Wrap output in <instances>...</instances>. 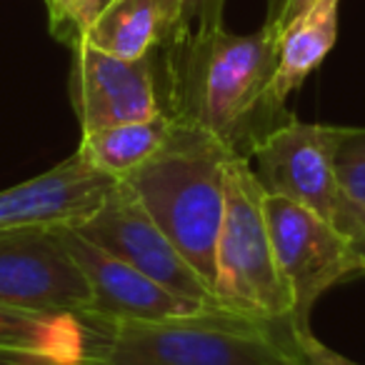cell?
I'll list each match as a JSON object with an SVG mask.
<instances>
[{
    "label": "cell",
    "mask_w": 365,
    "mask_h": 365,
    "mask_svg": "<svg viewBox=\"0 0 365 365\" xmlns=\"http://www.w3.org/2000/svg\"><path fill=\"white\" fill-rule=\"evenodd\" d=\"M0 365H56V363H53V360H48V358H41V355L0 350Z\"/></svg>",
    "instance_id": "44dd1931"
},
{
    "label": "cell",
    "mask_w": 365,
    "mask_h": 365,
    "mask_svg": "<svg viewBox=\"0 0 365 365\" xmlns=\"http://www.w3.org/2000/svg\"><path fill=\"white\" fill-rule=\"evenodd\" d=\"M0 350L41 355L56 365H88L91 325L78 313L0 303Z\"/></svg>",
    "instance_id": "4fadbf2b"
},
{
    "label": "cell",
    "mask_w": 365,
    "mask_h": 365,
    "mask_svg": "<svg viewBox=\"0 0 365 365\" xmlns=\"http://www.w3.org/2000/svg\"><path fill=\"white\" fill-rule=\"evenodd\" d=\"M335 173L358 223V250L365 255V128L335 125Z\"/></svg>",
    "instance_id": "2e32d148"
},
{
    "label": "cell",
    "mask_w": 365,
    "mask_h": 365,
    "mask_svg": "<svg viewBox=\"0 0 365 365\" xmlns=\"http://www.w3.org/2000/svg\"><path fill=\"white\" fill-rule=\"evenodd\" d=\"M76 230L173 293L218 305L208 283L182 258L173 240L158 228L155 220L120 180L113 185L101 208L76 225Z\"/></svg>",
    "instance_id": "52a82bcc"
},
{
    "label": "cell",
    "mask_w": 365,
    "mask_h": 365,
    "mask_svg": "<svg viewBox=\"0 0 365 365\" xmlns=\"http://www.w3.org/2000/svg\"><path fill=\"white\" fill-rule=\"evenodd\" d=\"M235 155L215 135L175 120L165 145L120 180L210 290L225 215V175Z\"/></svg>",
    "instance_id": "7a4b0ae2"
},
{
    "label": "cell",
    "mask_w": 365,
    "mask_h": 365,
    "mask_svg": "<svg viewBox=\"0 0 365 365\" xmlns=\"http://www.w3.org/2000/svg\"><path fill=\"white\" fill-rule=\"evenodd\" d=\"M175 120L168 113H158L148 120L120 123V125L83 133L78 153L101 173L123 180L140 165H145L165 145Z\"/></svg>",
    "instance_id": "9a60e30c"
},
{
    "label": "cell",
    "mask_w": 365,
    "mask_h": 365,
    "mask_svg": "<svg viewBox=\"0 0 365 365\" xmlns=\"http://www.w3.org/2000/svg\"><path fill=\"white\" fill-rule=\"evenodd\" d=\"M0 303L51 313L91 310V288L61 228L0 230Z\"/></svg>",
    "instance_id": "ba28073f"
},
{
    "label": "cell",
    "mask_w": 365,
    "mask_h": 365,
    "mask_svg": "<svg viewBox=\"0 0 365 365\" xmlns=\"http://www.w3.org/2000/svg\"><path fill=\"white\" fill-rule=\"evenodd\" d=\"M61 235L91 288V310L86 313L91 318L153 323V320L185 318L213 308L203 300L168 290L165 285L155 283L125 260L91 243L76 228H61Z\"/></svg>",
    "instance_id": "30bf717a"
},
{
    "label": "cell",
    "mask_w": 365,
    "mask_h": 365,
    "mask_svg": "<svg viewBox=\"0 0 365 365\" xmlns=\"http://www.w3.org/2000/svg\"><path fill=\"white\" fill-rule=\"evenodd\" d=\"M163 113L223 140L245 155L280 110L268 101L278 66V31L230 33L223 23L182 28L150 56Z\"/></svg>",
    "instance_id": "6da1fadb"
},
{
    "label": "cell",
    "mask_w": 365,
    "mask_h": 365,
    "mask_svg": "<svg viewBox=\"0 0 365 365\" xmlns=\"http://www.w3.org/2000/svg\"><path fill=\"white\" fill-rule=\"evenodd\" d=\"M340 0H315L313 6L285 26L278 36V66L268 88V101L275 110L283 108L290 93L323 63L338 38Z\"/></svg>",
    "instance_id": "5bb4252c"
},
{
    "label": "cell",
    "mask_w": 365,
    "mask_h": 365,
    "mask_svg": "<svg viewBox=\"0 0 365 365\" xmlns=\"http://www.w3.org/2000/svg\"><path fill=\"white\" fill-rule=\"evenodd\" d=\"M265 218L280 275L290 290V328L310 330V313L323 293L365 275V255L335 225L305 205L265 193Z\"/></svg>",
    "instance_id": "8992f818"
},
{
    "label": "cell",
    "mask_w": 365,
    "mask_h": 365,
    "mask_svg": "<svg viewBox=\"0 0 365 365\" xmlns=\"http://www.w3.org/2000/svg\"><path fill=\"white\" fill-rule=\"evenodd\" d=\"M335 125L285 118L250 145L245 158L265 193L305 205L358 248V223L335 173Z\"/></svg>",
    "instance_id": "5b68a950"
},
{
    "label": "cell",
    "mask_w": 365,
    "mask_h": 365,
    "mask_svg": "<svg viewBox=\"0 0 365 365\" xmlns=\"http://www.w3.org/2000/svg\"><path fill=\"white\" fill-rule=\"evenodd\" d=\"M182 23V0H110L83 41L128 61L150 58Z\"/></svg>",
    "instance_id": "7c38bea8"
},
{
    "label": "cell",
    "mask_w": 365,
    "mask_h": 365,
    "mask_svg": "<svg viewBox=\"0 0 365 365\" xmlns=\"http://www.w3.org/2000/svg\"><path fill=\"white\" fill-rule=\"evenodd\" d=\"M290 340H293L295 358L300 365H360L345 355L335 353L333 348L323 345L310 330H293L290 328Z\"/></svg>",
    "instance_id": "ac0fdd59"
},
{
    "label": "cell",
    "mask_w": 365,
    "mask_h": 365,
    "mask_svg": "<svg viewBox=\"0 0 365 365\" xmlns=\"http://www.w3.org/2000/svg\"><path fill=\"white\" fill-rule=\"evenodd\" d=\"M115 182L76 150L51 170L0 190V230L76 228L101 208Z\"/></svg>",
    "instance_id": "8fae6325"
},
{
    "label": "cell",
    "mask_w": 365,
    "mask_h": 365,
    "mask_svg": "<svg viewBox=\"0 0 365 365\" xmlns=\"http://www.w3.org/2000/svg\"><path fill=\"white\" fill-rule=\"evenodd\" d=\"M51 33L58 41L76 46L101 13V0H46Z\"/></svg>",
    "instance_id": "e0dca14e"
},
{
    "label": "cell",
    "mask_w": 365,
    "mask_h": 365,
    "mask_svg": "<svg viewBox=\"0 0 365 365\" xmlns=\"http://www.w3.org/2000/svg\"><path fill=\"white\" fill-rule=\"evenodd\" d=\"M213 293L220 308L260 323H290L293 300L280 275L265 218V188L245 155L228 163L225 215L215 248Z\"/></svg>",
    "instance_id": "277c9868"
},
{
    "label": "cell",
    "mask_w": 365,
    "mask_h": 365,
    "mask_svg": "<svg viewBox=\"0 0 365 365\" xmlns=\"http://www.w3.org/2000/svg\"><path fill=\"white\" fill-rule=\"evenodd\" d=\"M83 318L88 365H300L290 323H260L220 305L153 323Z\"/></svg>",
    "instance_id": "3957f363"
},
{
    "label": "cell",
    "mask_w": 365,
    "mask_h": 365,
    "mask_svg": "<svg viewBox=\"0 0 365 365\" xmlns=\"http://www.w3.org/2000/svg\"><path fill=\"white\" fill-rule=\"evenodd\" d=\"M315 0H283V6L278 8V13H275L273 18H270V23L275 26V31H283L285 26H290V23L295 21L298 16H303L305 11H308L310 6H313Z\"/></svg>",
    "instance_id": "ffe728a7"
},
{
    "label": "cell",
    "mask_w": 365,
    "mask_h": 365,
    "mask_svg": "<svg viewBox=\"0 0 365 365\" xmlns=\"http://www.w3.org/2000/svg\"><path fill=\"white\" fill-rule=\"evenodd\" d=\"M225 0H182V28H208L223 23Z\"/></svg>",
    "instance_id": "d6986e66"
},
{
    "label": "cell",
    "mask_w": 365,
    "mask_h": 365,
    "mask_svg": "<svg viewBox=\"0 0 365 365\" xmlns=\"http://www.w3.org/2000/svg\"><path fill=\"white\" fill-rule=\"evenodd\" d=\"M108 3H110V0H101V11H103V8L108 6Z\"/></svg>",
    "instance_id": "7402d4cb"
},
{
    "label": "cell",
    "mask_w": 365,
    "mask_h": 365,
    "mask_svg": "<svg viewBox=\"0 0 365 365\" xmlns=\"http://www.w3.org/2000/svg\"><path fill=\"white\" fill-rule=\"evenodd\" d=\"M71 101L83 133L163 113L150 58L128 61L86 41L73 46Z\"/></svg>",
    "instance_id": "9c48e42d"
}]
</instances>
